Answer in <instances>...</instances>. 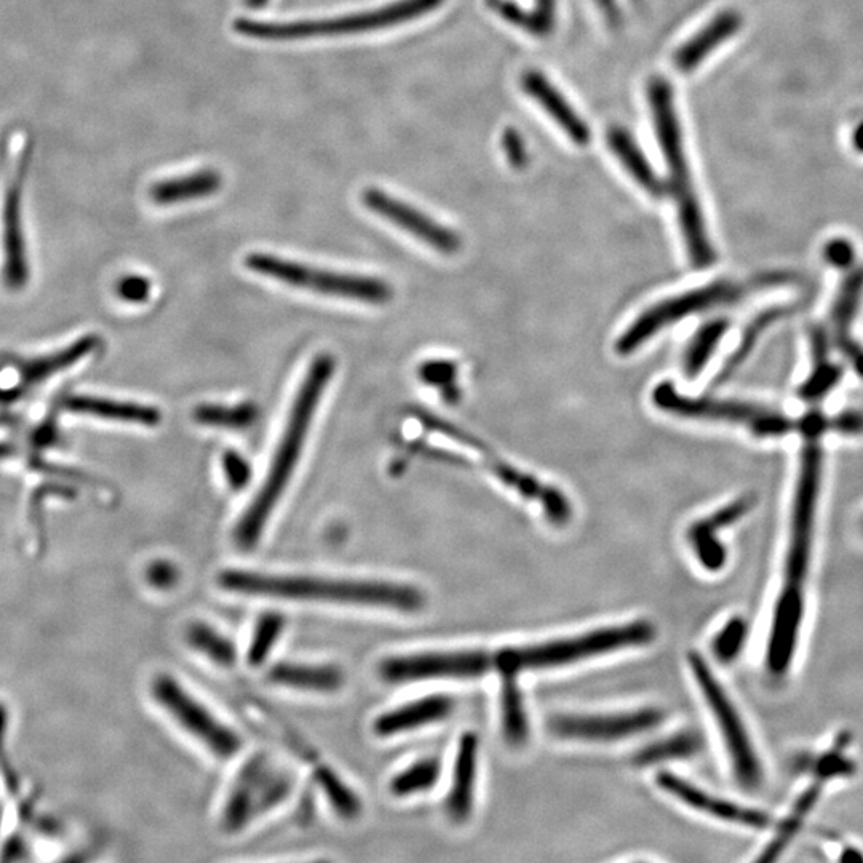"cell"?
<instances>
[{"mask_svg":"<svg viewBox=\"0 0 863 863\" xmlns=\"http://www.w3.org/2000/svg\"><path fill=\"white\" fill-rule=\"evenodd\" d=\"M819 440L817 437H804L801 450L790 514L784 577L774 605L764 654L766 669L774 677H784L792 667L806 613V582L814 549L824 466V453Z\"/></svg>","mask_w":863,"mask_h":863,"instance_id":"cell-1","label":"cell"},{"mask_svg":"<svg viewBox=\"0 0 863 863\" xmlns=\"http://www.w3.org/2000/svg\"><path fill=\"white\" fill-rule=\"evenodd\" d=\"M216 582L226 592L239 593L245 597L370 606L395 609L400 613H416L426 605V597L418 587L374 579L224 569L216 577Z\"/></svg>","mask_w":863,"mask_h":863,"instance_id":"cell-2","label":"cell"},{"mask_svg":"<svg viewBox=\"0 0 863 863\" xmlns=\"http://www.w3.org/2000/svg\"><path fill=\"white\" fill-rule=\"evenodd\" d=\"M335 358L328 354L319 355L307 370L306 378L299 387L287 427L283 430L279 448L275 451L271 469L267 472L266 482L251 501L248 509L234 529V542L239 549L253 550L263 536L267 521L285 493L291 475L295 472L309 427L319 408L323 392L335 374Z\"/></svg>","mask_w":863,"mask_h":863,"instance_id":"cell-3","label":"cell"},{"mask_svg":"<svg viewBox=\"0 0 863 863\" xmlns=\"http://www.w3.org/2000/svg\"><path fill=\"white\" fill-rule=\"evenodd\" d=\"M648 96L657 140L661 143L665 164L669 168V187L677 203L678 223L686 243L689 261L696 269H705L715 263L716 253L708 237L702 208L692 184L683 148L680 120L673 101V90L667 80L653 79L648 87Z\"/></svg>","mask_w":863,"mask_h":863,"instance_id":"cell-4","label":"cell"},{"mask_svg":"<svg viewBox=\"0 0 863 863\" xmlns=\"http://www.w3.org/2000/svg\"><path fill=\"white\" fill-rule=\"evenodd\" d=\"M656 638V627L649 621L614 625L579 637L561 638L526 648H504L491 653L493 670L518 673L525 670L553 669L576 664L590 657L614 653L619 649L649 645Z\"/></svg>","mask_w":863,"mask_h":863,"instance_id":"cell-5","label":"cell"},{"mask_svg":"<svg viewBox=\"0 0 863 863\" xmlns=\"http://www.w3.org/2000/svg\"><path fill=\"white\" fill-rule=\"evenodd\" d=\"M31 154L29 133L26 130L10 133L0 176V279L12 291L26 287L29 280L23 192Z\"/></svg>","mask_w":863,"mask_h":863,"instance_id":"cell-6","label":"cell"},{"mask_svg":"<svg viewBox=\"0 0 863 863\" xmlns=\"http://www.w3.org/2000/svg\"><path fill=\"white\" fill-rule=\"evenodd\" d=\"M443 2L445 0H395L392 4L382 5L368 12L350 13V15L322 18V20L291 21V23H266V21L239 18L234 21V29L240 36L256 40H271V42L350 36V34L381 31V29L410 23L427 13L434 12Z\"/></svg>","mask_w":863,"mask_h":863,"instance_id":"cell-7","label":"cell"},{"mask_svg":"<svg viewBox=\"0 0 863 863\" xmlns=\"http://www.w3.org/2000/svg\"><path fill=\"white\" fill-rule=\"evenodd\" d=\"M245 266L267 279L277 280L299 290L312 291L317 295L350 299L374 306L389 303L392 299V287L376 277L328 271L267 253L248 255Z\"/></svg>","mask_w":863,"mask_h":863,"instance_id":"cell-8","label":"cell"},{"mask_svg":"<svg viewBox=\"0 0 863 863\" xmlns=\"http://www.w3.org/2000/svg\"><path fill=\"white\" fill-rule=\"evenodd\" d=\"M653 403L664 413L696 421L724 422L742 426L758 438H777L795 429L792 419L764 406L739 400L712 397H688L678 392L673 382L664 381L654 387Z\"/></svg>","mask_w":863,"mask_h":863,"instance_id":"cell-9","label":"cell"},{"mask_svg":"<svg viewBox=\"0 0 863 863\" xmlns=\"http://www.w3.org/2000/svg\"><path fill=\"white\" fill-rule=\"evenodd\" d=\"M688 662L692 677L720 729L734 777L742 787L755 790L763 784V764L745 726L744 718L740 716L731 696L708 667L704 657L699 653H689Z\"/></svg>","mask_w":863,"mask_h":863,"instance_id":"cell-10","label":"cell"},{"mask_svg":"<svg viewBox=\"0 0 863 863\" xmlns=\"http://www.w3.org/2000/svg\"><path fill=\"white\" fill-rule=\"evenodd\" d=\"M761 287H764L763 280L760 283H755V285L732 282V280H718V282L708 283L705 287L686 291L683 295L665 299L662 303L649 307L648 311L643 312L619 336L616 341V352L622 357L632 355L643 344L648 343L649 339L654 338L657 333H661L670 325H675V323L688 319L691 315L699 314V312L737 303L739 299L750 293L752 288Z\"/></svg>","mask_w":863,"mask_h":863,"instance_id":"cell-11","label":"cell"},{"mask_svg":"<svg viewBox=\"0 0 863 863\" xmlns=\"http://www.w3.org/2000/svg\"><path fill=\"white\" fill-rule=\"evenodd\" d=\"M293 777L290 772L267 756L256 755L243 764L234 784L227 793L226 804L221 814V825L229 833L243 828L277 808L293 792Z\"/></svg>","mask_w":863,"mask_h":863,"instance_id":"cell-12","label":"cell"},{"mask_svg":"<svg viewBox=\"0 0 863 863\" xmlns=\"http://www.w3.org/2000/svg\"><path fill=\"white\" fill-rule=\"evenodd\" d=\"M152 697L179 728L219 760L234 758L242 750L239 734L219 720L207 705L187 691L175 677L159 673L151 685Z\"/></svg>","mask_w":863,"mask_h":863,"instance_id":"cell-13","label":"cell"},{"mask_svg":"<svg viewBox=\"0 0 863 863\" xmlns=\"http://www.w3.org/2000/svg\"><path fill=\"white\" fill-rule=\"evenodd\" d=\"M419 421L427 430L437 432V434L445 435V437L454 438L456 442L467 445L472 450L478 451L485 459L486 469L490 470L494 477L498 478L499 482L509 486L510 490L520 494L521 498L528 501L536 502L544 512L545 518L552 523L553 526L568 525L573 518V504L566 498L563 491L558 490L555 486L547 485L537 480L533 475L521 472L520 469H515L510 466L509 462L502 461L496 454L491 453L483 442H480L474 435L469 432L453 426L450 422L442 421L435 418L432 414H419Z\"/></svg>","mask_w":863,"mask_h":863,"instance_id":"cell-14","label":"cell"},{"mask_svg":"<svg viewBox=\"0 0 863 863\" xmlns=\"http://www.w3.org/2000/svg\"><path fill=\"white\" fill-rule=\"evenodd\" d=\"M491 669L490 651H432L387 657L379 664L386 683L402 685L435 678H478Z\"/></svg>","mask_w":863,"mask_h":863,"instance_id":"cell-15","label":"cell"},{"mask_svg":"<svg viewBox=\"0 0 863 863\" xmlns=\"http://www.w3.org/2000/svg\"><path fill=\"white\" fill-rule=\"evenodd\" d=\"M665 713L661 708H640L637 712L609 715H558L549 721L552 734L566 740L614 742L629 739L640 732L661 726Z\"/></svg>","mask_w":863,"mask_h":863,"instance_id":"cell-16","label":"cell"},{"mask_svg":"<svg viewBox=\"0 0 863 863\" xmlns=\"http://www.w3.org/2000/svg\"><path fill=\"white\" fill-rule=\"evenodd\" d=\"M363 203L373 213L395 224L403 231L413 235L414 239L426 243L442 255H456L461 250V237L448 227L422 213L418 208L411 207L408 203L398 200L394 195L368 187L362 194Z\"/></svg>","mask_w":863,"mask_h":863,"instance_id":"cell-17","label":"cell"},{"mask_svg":"<svg viewBox=\"0 0 863 863\" xmlns=\"http://www.w3.org/2000/svg\"><path fill=\"white\" fill-rule=\"evenodd\" d=\"M863 296V267L846 271L830 309V339L857 376L863 379V346L854 336V323Z\"/></svg>","mask_w":863,"mask_h":863,"instance_id":"cell-18","label":"cell"},{"mask_svg":"<svg viewBox=\"0 0 863 863\" xmlns=\"http://www.w3.org/2000/svg\"><path fill=\"white\" fill-rule=\"evenodd\" d=\"M656 784L661 790L675 796L677 800L685 803L689 808L704 812L707 816L724 820L729 824H737L740 827L753 828V830H764L771 825V819L766 812L724 800L720 796L700 790L688 780L681 779V777L670 774V772H659L656 776Z\"/></svg>","mask_w":863,"mask_h":863,"instance_id":"cell-19","label":"cell"},{"mask_svg":"<svg viewBox=\"0 0 863 863\" xmlns=\"http://www.w3.org/2000/svg\"><path fill=\"white\" fill-rule=\"evenodd\" d=\"M755 494L748 493L734 499L712 515L692 523L688 531L689 544L700 566L708 573H720L728 561V552L718 539V531L736 525L755 507Z\"/></svg>","mask_w":863,"mask_h":863,"instance_id":"cell-20","label":"cell"},{"mask_svg":"<svg viewBox=\"0 0 863 863\" xmlns=\"http://www.w3.org/2000/svg\"><path fill=\"white\" fill-rule=\"evenodd\" d=\"M521 87L533 98L550 119L563 130L569 140L577 146H585L590 141V128L585 124L565 95L539 71H528L523 74Z\"/></svg>","mask_w":863,"mask_h":863,"instance_id":"cell-21","label":"cell"},{"mask_svg":"<svg viewBox=\"0 0 863 863\" xmlns=\"http://www.w3.org/2000/svg\"><path fill=\"white\" fill-rule=\"evenodd\" d=\"M454 700L445 694H435L381 713L374 720L373 731L379 737H394L403 732L424 728L445 720L453 713Z\"/></svg>","mask_w":863,"mask_h":863,"instance_id":"cell-22","label":"cell"},{"mask_svg":"<svg viewBox=\"0 0 863 863\" xmlns=\"http://www.w3.org/2000/svg\"><path fill=\"white\" fill-rule=\"evenodd\" d=\"M478 736L466 732L459 740L454 763L453 784L446 796V814L456 824L469 819L474 809L475 777H477Z\"/></svg>","mask_w":863,"mask_h":863,"instance_id":"cell-23","label":"cell"},{"mask_svg":"<svg viewBox=\"0 0 863 863\" xmlns=\"http://www.w3.org/2000/svg\"><path fill=\"white\" fill-rule=\"evenodd\" d=\"M832 339L822 325L809 328V346H811V371L808 378L798 387V397L804 402L819 403L827 395L832 394L835 387L843 379V368L833 362L830 355Z\"/></svg>","mask_w":863,"mask_h":863,"instance_id":"cell-24","label":"cell"},{"mask_svg":"<svg viewBox=\"0 0 863 863\" xmlns=\"http://www.w3.org/2000/svg\"><path fill=\"white\" fill-rule=\"evenodd\" d=\"M272 685L295 691L333 694L343 688V670L335 664H311V662H280L267 672Z\"/></svg>","mask_w":863,"mask_h":863,"instance_id":"cell-25","label":"cell"},{"mask_svg":"<svg viewBox=\"0 0 863 863\" xmlns=\"http://www.w3.org/2000/svg\"><path fill=\"white\" fill-rule=\"evenodd\" d=\"M742 26V16L734 10L718 13L710 23L697 32L696 36L681 45L675 53V66L678 71L688 74L704 63L710 53L715 52L723 42L731 39Z\"/></svg>","mask_w":863,"mask_h":863,"instance_id":"cell-26","label":"cell"},{"mask_svg":"<svg viewBox=\"0 0 863 863\" xmlns=\"http://www.w3.org/2000/svg\"><path fill=\"white\" fill-rule=\"evenodd\" d=\"M64 408L76 414H85L106 421L127 422L138 426L154 427L162 421V413L156 406L141 403L120 402L112 398L93 397V395H72Z\"/></svg>","mask_w":863,"mask_h":863,"instance_id":"cell-27","label":"cell"},{"mask_svg":"<svg viewBox=\"0 0 863 863\" xmlns=\"http://www.w3.org/2000/svg\"><path fill=\"white\" fill-rule=\"evenodd\" d=\"M223 186V176L215 168H203L191 175L162 179L152 184L149 197L160 207L205 199Z\"/></svg>","mask_w":863,"mask_h":863,"instance_id":"cell-28","label":"cell"},{"mask_svg":"<svg viewBox=\"0 0 863 863\" xmlns=\"http://www.w3.org/2000/svg\"><path fill=\"white\" fill-rule=\"evenodd\" d=\"M608 144L622 167L637 181L641 189H645L654 197L664 195L665 186L662 179L657 176L653 165L649 164L648 157L643 154L637 141L633 140L629 132H625L624 128H613L608 133Z\"/></svg>","mask_w":863,"mask_h":863,"instance_id":"cell-29","label":"cell"},{"mask_svg":"<svg viewBox=\"0 0 863 863\" xmlns=\"http://www.w3.org/2000/svg\"><path fill=\"white\" fill-rule=\"evenodd\" d=\"M787 312L788 307L772 306L768 307V309H764V311L758 312V314L750 320V323L745 327L744 333L740 336V341L739 344H737L736 349H734V352L729 355L728 360H726L720 373H718L716 384H723V382L728 381V379H731L732 376H734V373H736L740 366L744 365L745 360L750 357V354H752L753 349H755L760 338H763L764 333H766L774 323L779 322L782 317H785Z\"/></svg>","mask_w":863,"mask_h":863,"instance_id":"cell-30","label":"cell"},{"mask_svg":"<svg viewBox=\"0 0 863 863\" xmlns=\"http://www.w3.org/2000/svg\"><path fill=\"white\" fill-rule=\"evenodd\" d=\"M729 327L731 323L728 319H713L692 336L683 355V373L689 381L696 379L707 368L724 336L728 335Z\"/></svg>","mask_w":863,"mask_h":863,"instance_id":"cell-31","label":"cell"},{"mask_svg":"<svg viewBox=\"0 0 863 863\" xmlns=\"http://www.w3.org/2000/svg\"><path fill=\"white\" fill-rule=\"evenodd\" d=\"M501 678L502 731L509 744L521 745L528 739L529 728L517 675L502 673Z\"/></svg>","mask_w":863,"mask_h":863,"instance_id":"cell-32","label":"cell"},{"mask_svg":"<svg viewBox=\"0 0 863 863\" xmlns=\"http://www.w3.org/2000/svg\"><path fill=\"white\" fill-rule=\"evenodd\" d=\"M704 748V739L696 731H681L667 739L657 740L648 747L641 748L633 756L637 766H653L664 761L683 760L697 755Z\"/></svg>","mask_w":863,"mask_h":863,"instance_id":"cell-33","label":"cell"},{"mask_svg":"<svg viewBox=\"0 0 863 863\" xmlns=\"http://www.w3.org/2000/svg\"><path fill=\"white\" fill-rule=\"evenodd\" d=\"M186 640L191 648L199 651L208 661L221 667H231L237 661V649L231 638L216 630L205 622H195L189 625Z\"/></svg>","mask_w":863,"mask_h":863,"instance_id":"cell-34","label":"cell"},{"mask_svg":"<svg viewBox=\"0 0 863 863\" xmlns=\"http://www.w3.org/2000/svg\"><path fill=\"white\" fill-rule=\"evenodd\" d=\"M259 418V408L253 402L239 405H200L195 408L194 419L202 426L221 429L245 430Z\"/></svg>","mask_w":863,"mask_h":863,"instance_id":"cell-35","label":"cell"},{"mask_svg":"<svg viewBox=\"0 0 863 863\" xmlns=\"http://www.w3.org/2000/svg\"><path fill=\"white\" fill-rule=\"evenodd\" d=\"M287 627V619L280 613H264L256 622L247 649V662L261 667L269 659Z\"/></svg>","mask_w":863,"mask_h":863,"instance_id":"cell-36","label":"cell"},{"mask_svg":"<svg viewBox=\"0 0 863 863\" xmlns=\"http://www.w3.org/2000/svg\"><path fill=\"white\" fill-rule=\"evenodd\" d=\"M440 772H442V764L437 758L418 761L411 764L410 768L398 772L397 776L390 780V792L400 798L414 793L429 792L440 779Z\"/></svg>","mask_w":863,"mask_h":863,"instance_id":"cell-37","label":"cell"},{"mask_svg":"<svg viewBox=\"0 0 863 863\" xmlns=\"http://www.w3.org/2000/svg\"><path fill=\"white\" fill-rule=\"evenodd\" d=\"M849 736H840L827 752L820 753L812 763L814 779H819L825 785L833 780L846 779L856 774L857 764L848 753Z\"/></svg>","mask_w":863,"mask_h":863,"instance_id":"cell-38","label":"cell"},{"mask_svg":"<svg viewBox=\"0 0 863 863\" xmlns=\"http://www.w3.org/2000/svg\"><path fill=\"white\" fill-rule=\"evenodd\" d=\"M748 640V624L742 616H734L723 625L713 638L712 649L716 661L731 664L744 651Z\"/></svg>","mask_w":863,"mask_h":863,"instance_id":"cell-39","label":"cell"},{"mask_svg":"<svg viewBox=\"0 0 863 863\" xmlns=\"http://www.w3.org/2000/svg\"><path fill=\"white\" fill-rule=\"evenodd\" d=\"M458 366L450 360H429L419 368V378L430 386H435L442 392L446 403L456 405L461 398V390L456 384Z\"/></svg>","mask_w":863,"mask_h":863,"instance_id":"cell-40","label":"cell"},{"mask_svg":"<svg viewBox=\"0 0 863 863\" xmlns=\"http://www.w3.org/2000/svg\"><path fill=\"white\" fill-rule=\"evenodd\" d=\"M320 782H322L323 792L328 793V800L339 816L354 819L360 814L362 804H360L358 796L355 795L354 790H350L349 785L341 782L333 772L325 771Z\"/></svg>","mask_w":863,"mask_h":863,"instance_id":"cell-41","label":"cell"},{"mask_svg":"<svg viewBox=\"0 0 863 863\" xmlns=\"http://www.w3.org/2000/svg\"><path fill=\"white\" fill-rule=\"evenodd\" d=\"M223 469L232 490H243L251 480V466L237 451H227L224 454Z\"/></svg>","mask_w":863,"mask_h":863,"instance_id":"cell-42","label":"cell"},{"mask_svg":"<svg viewBox=\"0 0 863 863\" xmlns=\"http://www.w3.org/2000/svg\"><path fill=\"white\" fill-rule=\"evenodd\" d=\"M116 291L125 303L143 304L151 296V282L143 275H127L117 282Z\"/></svg>","mask_w":863,"mask_h":863,"instance_id":"cell-43","label":"cell"},{"mask_svg":"<svg viewBox=\"0 0 863 863\" xmlns=\"http://www.w3.org/2000/svg\"><path fill=\"white\" fill-rule=\"evenodd\" d=\"M827 263L840 271H849L856 263V250L848 239H833L825 245Z\"/></svg>","mask_w":863,"mask_h":863,"instance_id":"cell-44","label":"cell"},{"mask_svg":"<svg viewBox=\"0 0 863 863\" xmlns=\"http://www.w3.org/2000/svg\"><path fill=\"white\" fill-rule=\"evenodd\" d=\"M146 579L157 590H170L179 579V571L170 561L159 560L149 565Z\"/></svg>","mask_w":863,"mask_h":863,"instance_id":"cell-45","label":"cell"},{"mask_svg":"<svg viewBox=\"0 0 863 863\" xmlns=\"http://www.w3.org/2000/svg\"><path fill=\"white\" fill-rule=\"evenodd\" d=\"M828 430H832V432H838V434L849 435V437H856V435H862V411L848 410L843 411V413L836 414V416H833V418L828 419Z\"/></svg>","mask_w":863,"mask_h":863,"instance_id":"cell-46","label":"cell"},{"mask_svg":"<svg viewBox=\"0 0 863 863\" xmlns=\"http://www.w3.org/2000/svg\"><path fill=\"white\" fill-rule=\"evenodd\" d=\"M502 149L507 156L510 165L515 168H521L526 164V149L525 143L521 140L520 133L515 130H507L502 135Z\"/></svg>","mask_w":863,"mask_h":863,"instance_id":"cell-47","label":"cell"},{"mask_svg":"<svg viewBox=\"0 0 863 863\" xmlns=\"http://www.w3.org/2000/svg\"><path fill=\"white\" fill-rule=\"evenodd\" d=\"M840 860L841 862H854V860L862 862L863 854L856 848H844L843 854L840 856Z\"/></svg>","mask_w":863,"mask_h":863,"instance_id":"cell-48","label":"cell"},{"mask_svg":"<svg viewBox=\"0 0 863 863\" xmlns=\"http://www.w3.org/2000/svg\"><path fill=\"white\" fill-rule=\"evenodd\" d=\"M597 4L606 15H611L616 10V0H597Z\"/></svg>","mask_w":863,"mask_h":863,"instance_id":"cell-49","label":"cell"},{"mask_svg":"<svg viewBox=\"0 0 863 863\" xmlns=\"http://www.w3.org/2000/svg\"><path fill=\"white\" fill-rule=\"evenodd\" d=\"M854 144H856V148L859 151L863 152V124L857 128L856 135H854Z\"/></svg>","mask_w":863,"mask_h":863,"instance_id":"cell-50","label":"cell"},{"mask_svg":"<svg viewBox=\"0 0 863 863\" xmlns=\"http://www.w3.org/2000/svg\"><path fill=\"white\" fill-rule=\"evenodd\" d=\"M267 2H269V0H245V4H247L248 7H251V8L264 7V5L267 4Z\"/></svg>","mask_w":863,"mask_h":863,"instance_id":"cell-51","label":"cell"},{"mask_svg":"<svg viewBox=\"0 0 863 863\" xmlns=\"http://www.w3.org/2000/svg\"><path fill=\"white\" fill-rule=\"evenodd\" d=\"M862 528H863V520H862Z\"/></svg>","mask_w":863,"mask_h":863,"instance_id":"cell-52","label":"cell"}]
</instances>
